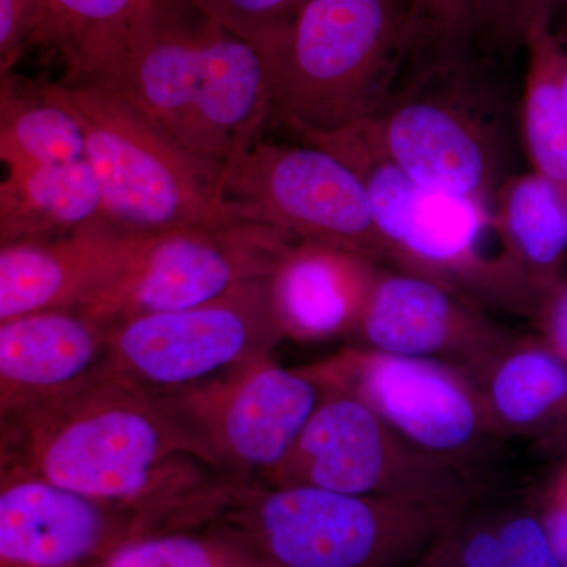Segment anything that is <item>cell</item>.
I'll return each instance as SVG.
<instances>
[{
	"mask_svg": "<svg viewBox=\"0 0 567 567\" xmlns=\"http://www.w3.org/2000/svg\"><path fill=\"white\" fill-rule=\"evenodd\" d=\"M532 323L535 333L567 360V271L540 298Z\"/></svg>",
	"mask_w": 567,
	"mask_h": 567,
	"instance_id": "obj_31",
	"label": "cell"
},
{
	"mask_svg": "<svg viewBox=\"0 0 567 567\" xmlns=\"http://www.w3.org/2000/svg\"><path fill=\"white\" fill-rule=\"evenodd\" d=\"M241 559L230 547L182 533L136 536L104 555L100 567H218Z\"/></svg>",
	"mask_w": 567,
	"mask_h": 567,
	"instance_id": "obj_26",
	"label": "cell"
},
{
	"mask_svg": "<svg viewBox=\"0 0 567 567\" xmlns=\"http://www.w3.org/2000/svg\"><path fill=\"white\" fill-rule=\"evenodd\" d=\"M379 265L339 246L293 241L267 278L284 339L316 344L352 338Z\"/></svg>",
	"mask_w": 567,
	"mask_h": 567,
	"instance_id": "obj_17",
	"label": "cell"
},
{
	"mask_svg": "<svg viewBox=\"0 0 567 567\" xmlns=\"http://www.w3.org/2000/svg\"><path fill=\"white\" fill-rule=\"evenodd\" d=\"M513 331L424 276L379 265L347 344L451 365L473 379Z\"/></svg>",
	"mask_w": 567,
	"mask_h": 567,
	"instance_id": "obj_14",
	"label": "cell"
},
{
	"mask_svg": "<svg viewBox=\"0 0 567 567\" xmlns=\"http://www.w3.org/2000/svg\"><path fill=\"white\" fill-rule=\"evenodd\" d=\"M561 9L567 10V0H557V3H555L554 20H555V14H557L558 10H561Z\"/></svg>",
	"mask_w": 567,
	"mask_h": 567,
	"instance_id": "obj_35",
	"label": "cell"
},
{
	"mask_svg": "<svg viewBox=\"0 0 567 567\" xmlns=\"http://www.w3.org/2000/svg\"><path fill=\"white\" fill-rule=\"evenodd\" d=\"M218 567H248L245 565L241 559H235L233 563H227V565L218 566Z\"/></svg>",
	"mask_w": 567,
	"mask_h": 567,
	"instance_id": "obj_36",
	"label": "cell"
},
{
	"mask_svg": "<svg viewBox=\"0 0 567 567\" xmlns=\"http://www.w3.org/2000/svg\"><path fill=\"white\" fill-rule=\"evenodd\" d=\"M557 0H477L475 47L488 52L525 48L537 29L551 25Z\"/></svg>",
	"mask_w": 567,
	"mask_h": 567,
	"instance_id": "obj_27",
	"label": "cell"
},
{
	"mask_svg": "<svg viewBox=\"0 0 567 567\" xmlns=\"http://www.w3.org/2000/svg\"><path fill=\"white\" fill-rule=\"evenodd\" d=\"M104 223L99 189L84 159L0 163V246L63 237Z\"/></svg>",
	"mask_w": 567,
	"mask_h": 567,
	"instance_id": "obj_21",
	"label": "cell"
},
{
	"mask_svg": "<svg viewBox=\"0 0 567 567\" xmlns=\"http://www.w3.org/2000/svg\"><path fill=\"white\" fill-rule=\"evenodd\" d=\"M151 235L95 223L63 237L0 246V322L81 308L128 268Z\"/></svg>",
	"mask_w": 567,
	"mask_h": 567,
	"instance_id": "obj_16",
	"label": "cell"
},
{
	"mask_svg": "<svg viewBox=\"0 0 567 567\" xmlns=\"http://www.w3.org/2000/svg\"><path fill=\"white\" fill-rule=\"evenodd\" d=\"M480 483L425 456L360 399L324 390L289 456L262 484H305L461 516L480 495Z\"/></svg>",
	"mask_w": 567,
	"mask_h": 567,
	"instance_id": "obj_8",
	"label": "cell"
},
{
	"mask_svg": "<svg viewBox=\"0 0 567 567\" xmlns=\"http://www.w3.org/2000/svg\"><path fill=\"white\" fill-rule=\"evenodd\" d=\"M128 513L55 486L0 451V567H81L121 544Z\"/></svg>",
	"mask_w": 567,
	"mask_h": 567,
	"instance_id": "obj_15",
	"label": "cell"
},
{
	"mask_svg": "<svg viewBox=\"0 0 567 567\" xmlns=\"http://www.w3.org/2000/svg\"><path fill=\"white\" fill-rule=\"evenodd\" d=\"M84 141L103 221L130 234H162L237 223L219 182L156 130L121 92L50 82Z\"/></svg>",
	"mask_w": 567,
	"mask_h": 567,
	"instance_id": "obj_7",
	"label": "cell"
},
{
	"mask_svg": "<svg viewBox=\"0 0 567 567\" xmlns=\"http://www.w3.org/2000/svg\"><path fill=\"white\" fill-rule=\"evenodd\" d=\"M505 104L472 55L410 66L374 117L379 151L435 192L494 204L505 181Z\"/></svg>",
	"mask_w": 567,
	"mask_h": 567,
	"instance_id": "obj_6",
	"label": "cell"
},
{
	"mask_svg": "<svg viewBox=\"0 0 567 567\" xmlns=\"http://www.w3.org/2000/svg\"><path fill=\"white\" fill-rule=\"evenodd\" d=\"M506 550V567H563L551 547L539 509L511 507L496 513Z\"/></svg>",
	"mask_w": 567,
	"mask_h": 567,
	"instance_id": "obj_29",
	"label": "cell"
},
{
	"mask_svg": "<svg viewBox=\"0 0 567 567\" xmlns=\"http://www.w3.org/2000/svg\"><path fill=\"white\" fill-rule=\"evenodd\" d=\"M540 518H543L544 527L550 539L551 547L561 563L563 567H567V516L546 505H537Z\"/></svg>",
	"mask_w": 567,
	"mask_h": 567,
	"instance_id": "obj_32",
	"label": "cell"
},
{
	"mask_svg": "<svg viewBox=\"0 0 567 567\" xmlns=\"http://www.w3.org/2000/svg\"><path fill=\"white\" fill-rule=\"evenodd\" d=\"M499 439L567 442V360L536 333H514L473 377Z\"/></svg>",
	"mask_w": 567,
	"mask_h": 567,
	"instance_id": "obj_19",
	"label": "cell"
},
{
	"mask_svg": "<svg viewBox=\"0 0 567 567\" xmlns=\"http://www.w3.org/2000/svg\"><path fill=\"white\" fill-rule=\"evenodd\" d=\"M212 20L254 47H267L308 0H193Z\"/></svg>",
	"mask_w": 567,
	"mask_h": 567,
	"instance_id": "obj_28",
	"label": "cell"
},
{
	"mask_svg": "<svg viewBox=\"0 0 567 567\" xmlns=\"http://www.w3.org/2000/svg\"><path fill=\"white\" fill-rule=\"evenodd\" d=\"M561 84H563V93H565V100H566V104H567V48L566 47H565V58H563Z\"/></svg>",
	"mask_w": 567,
	"mask_h": 567,
	"instance_id": "obj_34",
	"label": "cell"
},
{
	"mask_svg": "<svg viewBox=\"0 0 567 567\" xmlns=\"http://www.w3.org/2000/svg\"><path fill=\"white\" fill-rule=\"evenodd\" d=\"M0 451L55 486L141 517L210 513L226 477L171 405L102 369L0 424Z\"/></svg>",
	"mask_w": 567,
	"mask_h": 567,
	"instance_id": "obj_1",
	"label": "cell"
},
{
	"mask_svg": "<svg viewBox=\"0 0 567 567\" xmlns=\"http://www.w3.org/2000/svg\"><path fill=\"white\" fill-rule=\"evenodd\" d=\"M417 567H425L424 561L417 563Z\"/></svg>",
	"mask_w": 567,
	"mask_h": 567,
	"instance_id": "obj_37",
	"label": "cell"
},
{
	"mask_svg": "<svg viewBox=\"0 0 567 567\" xmlns=\"http://www.w3.org/2000/svg\"><path fill=\"white\" fill-rule=\"evenodd\" d=\"M152 0H40L35 43L58 52L63 84L117 87Z\"/></svg>",
	"mask_w": 567,
	"mask_h": 567,
	"instance_id": "obj_20",
	"label": "cell"
},
{
	"mask_svg": "<svg viewBox=\"0 0 567 567\" xmlns=\"http://www.w3.org/2000/svg\"><path fill=\"white\" fill-rule=\"evenodd\" d=\"M213 511L248 567H404L462 516L305 484L234 481Z\"/></svg>",
	"mask_w": 567,
	"mask_h": 567,
	"instance_id": "obj_5",
	"label": "cell"
},
{
	"mask_svg": "<svg viewBox=\"0 0 567 567\" xmlns=\"http://www.w3.org/2000/svg\"><path fill=\"white\" fill-rule=\"evenodd\" d=\"M41 22L40 0H0V76L13 71Z\"/></svg>",
	"mask_w": 567,
	"mask_h": 567,
	"instance_id": "obj_30",
	"label": "cell"
},
{
	"mask_svg": "<svg viewBox=\"0 0 567 567\" xmlns=\"http://www.w3.org/2000/svg\"><path fill=\"white\" fill-rule=\"evenodd\" d=\"M107 327L80 309L0 322V424L102 368Z\"/></svg>",
	"mask_w": 567,
	"mask_h": 567,
	"instance_id": "obj_18",
	"label": "cell"
},
{
	"mask_svg": "<svg viewBox=\"0 0 567 567\" xmlns=\"http://www.w3.org/2000/svg\"><path fill=\"white\" fill-rule=\"evenodd\" d=\"M477 0H410L405 62L465 58L475 47Z\"/></svg>",
	"mask_w": 567,
	"mask_h": 567,
	"instance_id": "obj_25",
	"label": "cell"
},
{
	"mask_svg": "<svg viewBox=\"0 0 567 567\" xmlns=\"http://www.w3.org/2000/svg\"><path fill=\"white\" fill-rule=\"evenodd\" d=\"M494 213L511 257L539 303L567 271L566 200L532 171L499 183Z\"/></svg>",
	"mask_w": 567,
	"mask_h": 567,
	"instance_id": "obj_22",
	"label": "cell"
},
{
	"mask_svg": "<svg viewBox=\"0 0 567 567\" xmlns=\"http://www.w3.org/2000/svg\"><path fill=\"white\" fill-rule=\"evenodd\" d=\"M306 368L324 390L344 391L425 456L481 480L498 447L473 380L451 365L346 344Z\"/></svg>",
	"mask_w": 567,
	"mask_h": 567,
	"instance_id": "obj_10",
	"label": "cell"
},
{
	"mask_svg": "<svg viewBox=\"0 0 567 567\" xmlns=\"http://www.w3.org/2000/svg\"><path fill=\"white\" fill-rule=\"evenodd\" d=\"M219 193L238 221L388 265L363 182L322 147L259 140L223 171Z\"/></svg>",
	"mask_w": 567,
	"mask_h": 567,
	"instance_id": "obj_11",
	"label": "cell"
},
{
	"mask_svg": "<svg viewBox=\"0 0 567 567\" xmlns=\"http://www.w3.org/2000/svg\"><path fill=\"white\" fill-rule=\"evenodd\" d=\"M293 241L244 221L153 234L128 268L78 309L110 327L208 303L241 284L268 278Z\"/></svg>",
	"mask_w": 567,
	"mask_h": 567,
	"instance_id": "obj_13",
	"label": "cell"
},
{
	"mask_svg": "<svg viewBox=\"0 0 567 567\" xmlns=\"http://www.w3.org/2000/svg\"><path fill=\"white\" fill-rule=\"evenodd\" d=\"M84 159L80 123L50 82L0 80V163L58 164Z\"/></svg>",
	"mask_w": 567,
	"mask_h": 567,
	"instance_id": "obj_23",
	"label": "cell"
},
{
	"mask_svg": "<svg viewBox=\"0 0 567 567\" xmlns=\"http://www.w3.org/2000/svg\"><path fill=\"white\" fill-rule=\"evenodd\" d=\"M306 144L334 153L361 178L388 265L432 279L484 311L532 320L537 298L511 257L494 204L420 185L379 151L363 123Z\"/></svg>",
	"mask_w": 567,
	"mask_h": 567,
	"instance_id": "obj_3",
	"label": "cell"
},
{
	"mask_svg": "<svg viewBox=\"0 0 567 567\" xmlns=\"http://www.w3.org/2000/svg\"><path fill=\"white\" fill-rule=\"evenodd\" d=\"M2 78H6V76H0V80H2Z\"/></svg>",
	"mask_w": 567,
	"mask_h": 567,
	"instance_id": "obj_38",
	"label": "cell"
},
{
	"mask_svg": "<svg viewBox=\"0 0 567 567\" xmlns=\"http://www.w3.org/2000/svg\"><path fill=\"white\" fill-rule=\"evenodd\" d=\"M540 505L554 507L567 516V458L555 470L539 499Z\"/></svg>",
	"mask_w": 567,
	"mask_h": 567,
	"instance_id": "obj_33",
	"label": "cell"
},
{
	"mask_svg": "<svg viewBox=\"0 0 567 567\" xmlns=\"http://www.w3.org/2000/svg\"><path fill=\"white\" fill-rule=\"evenodd\" d=\"M114 91L218 182L271 121L262 51L193 0H152Z\"/></svg>",
	"mask_w": 567,
	"mask_h": 567,
	"instance_id": "obj_2",
	"label": "cell"
},
{
	"mask_svg": "<svg viewBox=\"0 0 567 567\" xmlns=\"http://www.w3.org/2000/svg\"><path fill=\"white\" fill-rule=\"evenodd\" d=\"M520 128L532 171L558 189L567 204V104L561 69L565 44L551 25L529 37Z\"/></svg>",
	"mask_w": 567,
	"mask_h": 567,
	"instance_id": "obj_24",
	"label": "cell"
},
{
	"mask_svg": "<svg viewBox=\"0 0 567 567\" xmlns=\"http://www.w3.org/2000/svg\"><path fill=\"white\" fill-rule=\"evenodd\" d=\"M410 0H308L262 48L271 118L301 142L374 117L405 63Z\"/></svg>",
	"mask_w": 567,
	"mask_h": 567,
	"instance_id": "obj_4",
	"label": "cell"
},
{
	"mask_svg": "<svg viewBox=\"0 0 567 567\" xmlns=\"http://www.w3.org/2000/svg\"><path fill=\"white\" fill-rule=\"evenodd\" d=\"M323 395L306 365L284 368L265 357L163 399L226 480L262 484L289 456Z\"/></svg>",
	"mask_w": 567,
	"mask_h": 567,
	"instance_id": "obj_12",
	"label": "cell"
},
{
	"mask_svg": "<svg viewBox=\"0 0 567 567\" xmlns=\"http://www.w3.org/2000/svg\"><path fill=\"white\" fill-rule=\"evenodd\" d=\"M284 341L267 278L208 303L130 317L107 327L102 371L158 398L185 393Z\"/></svg>",
	"mask_w": 567,
	"mask_h": 567,
	"instance_id": "obj_9",
	"label": "cell"
}]
</instances>
